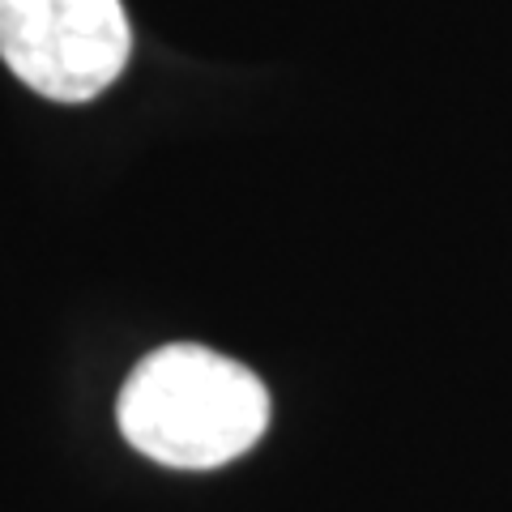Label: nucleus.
<instances>
[{
    "label": "nucleus",
    "instance_id": "2",
    "mask_svg": "<svg viewBox=\"0 0 512 512\" xmlns=\"http://www.w3.org/2000/svg\"><path fill=\"white\" fill-rule=\"evenodd\" d=\"M133 52L120 0H0V60L56 103H90Z\"/></svg>",
    "mask_w": 512,
    "mask_h": 512
},
{
    "label": "nucleus",
    "instance_id": "1",
    "mask_svg": "<svg viewBox=\"0 0 512 512\" xmlns=\"http://www.w3.org/2000/svg\"><path fill=\"white\" fill-rule=\"evenodd\" d=\"M116 423L141 457L171 470H218L269 427V389L210 346L171 342L124 380Z\"/></svg>",
    "mask_w": 512,
    "mask_h": 512
}]
</instances>
